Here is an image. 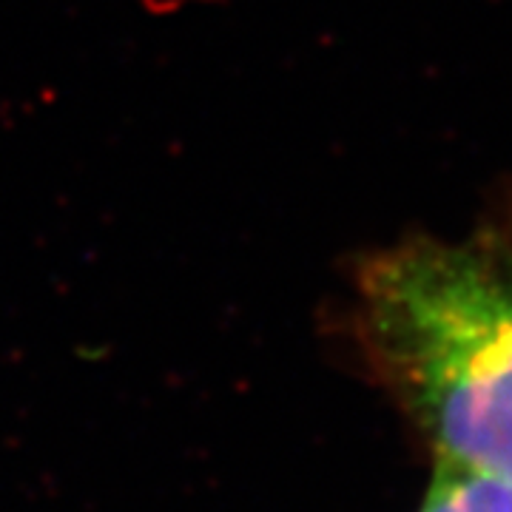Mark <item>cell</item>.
Instances as JSON below:
<instances>
[{
    "mask_svg": "<svg viewBox=\"0 0 512 512\" xmlns=\"http://www.w3.org/2000/svg\"><path fill=\"white\" fill-rule=\"evenodd\" d=\"M416 512H512V481L436 464Z\"/></svg>",
    "mask_w": 512,
    "mask_h": 512,
    "instance_id": "cell-2",
    "label": "cell"
},
{
    "mask_svg": "<svg viewBox=\"0 0 512 512\" xmlns=\"http://www.w3.org/2000/svg\"><path fill=\"white\" fill-rule=\"evenodd\" d=\"M348 325L436 464L512 481V228L359 256Z\"/></svg>",
    "mask_w": 512,
    "mask_h": 512,
    "instance_id": "cell-1",
    "label": "cell"
}]
</instances>
